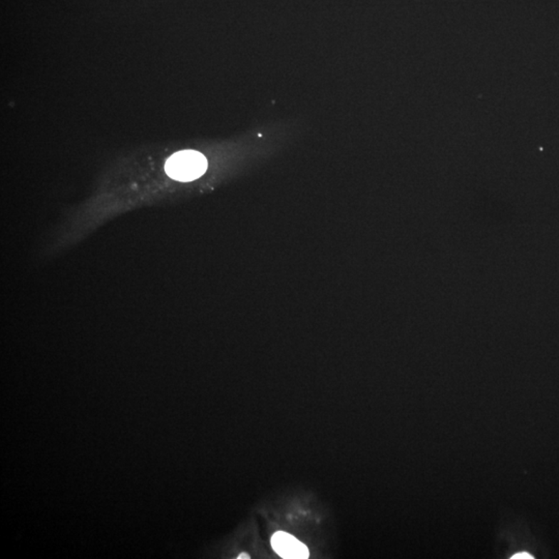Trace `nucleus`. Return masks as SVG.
I'll return each instance as SVG.
<instances>
[{
    "label": "nucleus",
    "mask_w": 559,
    "mask_h": 559,
    "mask_svg": "<svg viewBox=\"0 0 559 559\" xmlns=\"http://www.w3.org/2000/svg\"><path fill=\"white\" fill-rule=\"evenodd\" d=\"M207 169V161L202 153L183 150L169 158L165 170L171 178L180 182H191L202 176Z\"/></svg>",
    "instance_id": "1"
},
{
    "label": "nucleus",
    "mask_w": 559,
    "mask_h": 559,
    "mask_svg": "<svg viewBox=\"0 0 559 559\" xmlns=\"http://www.w3.org/2000/svg\"><path fill=\"white\" fill-rule=\"evenodd\" d=\"M533 556H530V554L527 553H520L517 554V555L513 556L512 559H533Z\"/></svg>",
    "instance_id": "3"
},
{
    "label": "nucleus",
    "mask_w": 559,
    "mask_h": 559,
    "mask_svg": "<svg viewBox=\"0 0 559 559\" xmlns=\"http://www.w3.org/2000/svg\"><path fill=\"white\" fill-rule=\"evenodd\" d=\"M272 549L278 555L285 559H306L309 558V550L306 545L299 542L297 538L284 533L278 531L275 533L270 540Z\"/></svg>",
    "instance_id": "2"
},
{
    "label": "nucleus",
    "mask_w": 559,
    "mask_h": 559,
    "mask_svg": "<svg viewBox=\"0 0 559 559\" xmlns=\"http://www.w3.org/2000/svg\"><path fill=\"white\" fill-rule=\"evenodd\" d=\"M238 558V559H242V558L249 559V558H250V556H249V555H247V554L242 553V554H240V556H238V558Z\"/></svg>",
    "instance_id": "4"
}]
</instances>
